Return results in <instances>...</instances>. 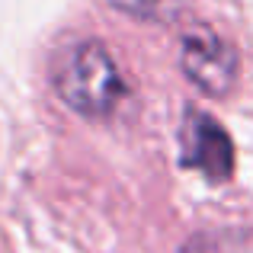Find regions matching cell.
<instances>
[{"instance_id": "obj_1", "label": "cell", "mask_w": 253, "mask_h": 253, "mask_svg": "<svg viewBox=\"0 0 253 253\" xmlns=\"http://www.w3.org/2000/svg\"><path fill=\"white\" fill-rule=\"evenodd\" d=\"M55 90L74 112L86 119H106L122 103L125 81L112 51L96 39H86L58 61Z\"/></svg>"}, {"instance_id": "obj_2", "label": "cell", "mask_w": 253, "mask_h": 253, "mask_svg": "<svg viewBox=\"0 0 253 253\" xmlns=\"http://www.w3.org/2000/svg\"><path fill=\"white\" fill-rule=\"evenodd\" d=\"M179 64L189 84H196L209 96H228L237 84V51L228 39H221L211 26H192L183 36Z\"/></svg>"}, {"instance_id": "obj_3", "label": "cell", "mask_w": 253, "mask_h": 253, "mask_svg": "<svg viewBox=\"0 0 253 253\" xmlns=\"http://www.w3.org/2000/svg\"><path fill=\"white\" fill-rule=\"evenodd\" d=\"M179 164L199 170L209 183H224L234 173V144L231 135L215 122V116L189 106L179 128Z\"/></svg>"}, {"instance_id": "obj_4", "label": "cell", "mask_w": 253, "mask_h": 253, "mask_svg": "<svg viewBox=\"0 0 253 253\" xmlns=\"http://www.w3.org/2000/svg\"><path fill=\"white\" fill-rule=\"evenodd\" d=\"M109 3L119 6L122 13H131V16L148 19V16H154V13H157V6H161L164 0H109Z\"/></svg>"}]
</instances>
